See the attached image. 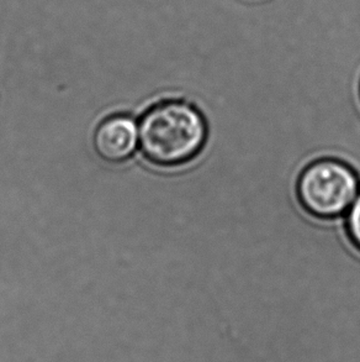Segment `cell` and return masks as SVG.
I'll use <instances>...</instances> for the list:
<instances>
[{
	"instance_id": "4",
	"label": "cell",
	"mask_w": 360,
	"mask_h": 362,
	"mask_svg": "<svg viewBox=\"0 0 360 362\" xmlns=\"http://www.w3.org/2000/svg\"><path fill=\"white\" fill-rule=\"evenodd\" d=\"M344 219V231L352 246L360 252V192L353 202L349 211H347Z\"/></svg>"
},
{
	"instance_id": "2",
	"label": "cell",
	"mask_w": 360,
	"mask_h": 362,
	"mask_svg": "<svg viewBox=\"0 0 360 362\" xmlns=\"http://www.w3.org/2000/svg\"><path fill=\"white\" fill-rule=\"evenodd\" d=\"M359 192L358 172L336 157H321L307 163L295 185L302 211L321 221L346 216Z\"/></svg>"
},
{
	"instance_id": "3",
	"label": "cell",
	"mask_w": 360,
	"mask_h": 362,
	"mask_svg": "<svg viewBox=\"0 0 360 362\" xmlns=\"http://www.w3.org/2000/svg\"><path fill=\"white\" fill-rule=\"evenodd\" d=\"M92 146L102 161L119 165L138 150V122L126 114L102 119L92 134Z\"/></svg>"
},
{
	"instance_id": "1",
	"label": "cell",
	"mask_w": 360,
	"mask_h": 362,
	"mask_svg": "<svg viewBox=\"0 0 360 362\" xmlns=\"http://www.w3.org/2000/svg\"><path fill=\"white\" fill-rule=\"evenodd\" d=\"M209 132L205 114L194 103L166 99L153 104L138 120V148L153 166L178 168L201 155Z\"/></svg>"
}]
</instances>
